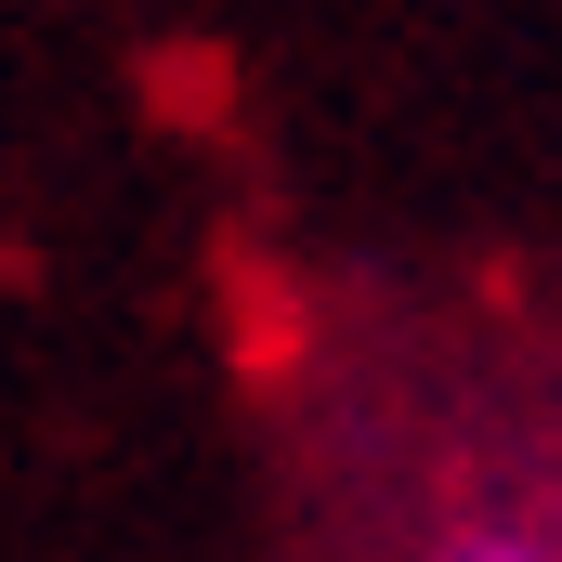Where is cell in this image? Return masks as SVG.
Returning a JSON list of instances; mask_svg holds the SVG:
<instances>
[{
	"label": "cell",
	"instance_id": "cell-1",
	"mask_svg": "<svg viewBox=\"0 0 562 562\" xmlns=\"http://www.w3.org/2000/svg\"><path fill=\"white\" fill-rule=\"evenodd\" d=\"M406 562H562V471H524V484H471L445 524H419Z\"/></svg>",
	"mask_w": 562,
	"mask_h": 562
}]
</instances>
